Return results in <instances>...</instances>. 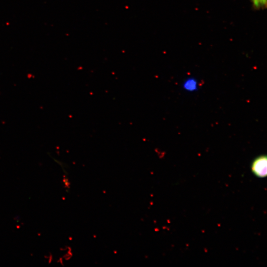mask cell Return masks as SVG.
I'll list each match as a JSON object with an SVG mask.
<instances>
[{
  "label": "cell",
  "mask_w": 267,
  "mask_h": 267,
  "mask_svg": "<svg viewBox=\"0 0 267 267\" xmlns=\"http://www.w3.org/2000/svg\"><path fill=\"white\" fill-rule=\"evenodd\" d=\"M254 9L256 10H264L266 8L267 0H250Z\"/></svg>",
  "instance_id": "obj_2"
},
{
  "label": "cell",
  "mask_w": 267,
  "mask_h": 267,
  "mask_svg": "<svg viewBox=\"0 0 267 267\" xmlns=\"http://www.w3.org/2000/svg\"><path fill=\"white\" fill-rule=\"evenodd\" d=\"M267 160L266 155H262L256 158L252 162L251 170L257 177H266L267 173Z\"/></svg>",
  "instance_id": "obj_1"
}]
</instances>
